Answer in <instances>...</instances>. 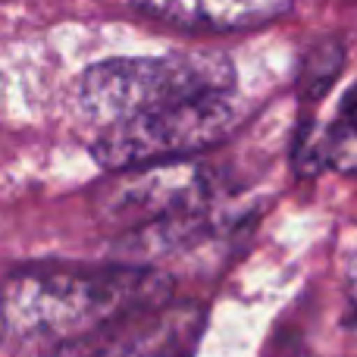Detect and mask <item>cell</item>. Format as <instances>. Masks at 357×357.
Listing matches in <instances>:
<instances>
[{
	"instance_id": "obj_1",
	"label": "cell",
	"mask_w": 357,
	"mask_h": 357,
	"mask_svg": "<svg viewBox=\"0 0 357 357\" xmlns=\"http://www.w3.org/2000/svg\"><path fill=\"white\" fill-rule=\"evenodd\" d=\"M173 298V279L148 266H22L0 279V345L54 354Z\"/></svg>"
},
{
	"instance_id": "obj_2",
	"label": "cell",
	"mask_w": 357,
	"mask_h": 357,
	"mask_svg": "<svg viewBox=\"0 0 357 357\" xmlns=\"http://www.w3.org/2000/svg\"><path fill=\"white\" fill-rule=\"evenodd\" d=\"M235 91V66L220 50L113 56L82 79V110L100 132L135 116Z\"/></svg>"
},
{
	"instance_id": "obj_3",
	"label": "cell",
	"mask_w": 357,
	"mask_h": 357,
	"mask_svg": "<svg viewBox=\"0 0 357 357\" xmlns=\"http://www.w3.org/2000/svg\"><path fill=\"white\" fill-rule=\"evenodd\" d=\"M232 94L188 100L104 129L94 142V157L113 173L188 160L195 151L222 142L232 132Z\"/></svg>"
},
{
	"instance_id": "obj_4",
	"label": "cell",
	"mask_w": 357,
	"mask_h": 357,
	"mask_svg": "<svg viewBox=\"0 0 357 357\" xmlns=\"http://www.w3.org/2000/svg\"><path fill=\"white\" fill-rule=\"evenodd\" d=\"M213 197V185L204 167L191 160L154 163L113 173L98 195V216L119 232L176 229L201 220Z\"/></svg>"
},
{
	"instance_id": "obj_5",
	"label": "cell",
	"mask_w": 357,
	"mask_h": 357,
	"mask_svg": "<svg viewBox=\"0 0 357 357\" xmlns=\"http://www.w3.org/2000/svg\"><path fill=\"white\" fill-rule=\"evenodd\" d=\"M197 329L201 310L195 304H163L60 348L50 357H188Z\"/></svg>"
},
{
	"instance_id": "obj_6",
	"label": "cell",
	"mask_w": 357,
	"mask_h": 357,
	"mask_svg": "<svg viewBox=\"0 0 357 357\" xmlns=\"http://www.w3.org/2000/svg\"><path fill=\"white\" fill-rule=\"evenodd\" d=\"M135 6L185 31H245L289 13L291 0H135Z\"/></svg>"
},
{
	"instance_id": "obj_7",
	"label": "cell",
	"mask_w": 357,
	"mask_h": 357,
	"mask_svg": "<svg viewBox=\"0 0 357 357\" xmlns=\"http://www.w3.org/2000/svg\"><path fill=\"white\" fill-rule=\"evenodd\" d=\"M345 63V54H342L339 41H323L317 44L314 50L304 60V73H301V91L304 98L317 100L326 94V88L339 79V69Z\"/></svg>"
},
{
	"instance_id": "obj_8",
	"label": "cell",
	"mask_w": 357,
	"mask_h": 357,
	"mask_svg": "<svg viewBox=\"0 0 357 357\" xmlns=\"http://www.w3.org/2000/svg\"><path fill=\"white\" fill-rule=\"evenodd\" d=\"M335 123H342L345 129L357 132V82L345 91V98H342V104H339V119H335Z\"/></svg>"
}]
</instances>
